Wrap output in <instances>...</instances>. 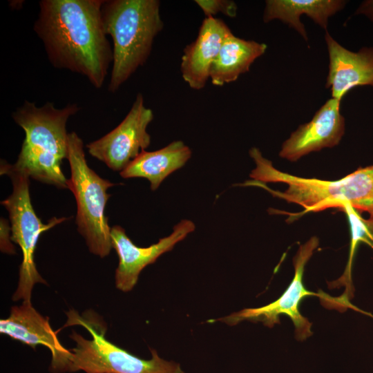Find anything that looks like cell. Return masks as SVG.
I'll use <instances>...</instances> for the list:
<instances>
[{
  "label": "cell",
  "instance_id": "cell-1",
  "mask_svg": "<svg viewBox=\"0 0 373 373\" xmlns=\"http://www.w3.org/2000/svg\"><path fill=\"white\" fill-rule=\"evenodd\" d=\"M104 0H41L33 29L57 69L80 74L101 88L113 64L104 28Z\"/></svg>",
  "mask_w": 373,
  "mask_h": 373
},
{
  "label": "cell",
  "instance_id": "cell-2",
  "mask_svg": "<svg viewBox=\"0 0 373 373\" xmlns=\"http://www.w3.org/2000/svg\"><path fill=\"white\" fill-rule=\"evenodd\" d=\"M256 167L243 186H260L273 196L300 205L302 213L351 205L373 220V165L335 180L303 178L278 170L256 147L249 150Z\"/></svg>",
  "mask_w": 373,
  "mask_h": 373
},
{
  "label": "cell",
  "instance_id": "cell-3",
  "mask_svg": "<svg viewBox=\"0 0 373 373\" xmlns=\"http://www.w3.org/2000/svg\"><path fill=\"white\" fill-rule=\"evenodd\" d=\"M79 109L75 103L58 108L50 102L37 106L25 100L12 113L13 120L23 130L25 138L17 160L11 167L35 180L68 189V180L61 167L62 160L68 157L66 124Z\"/></svg>",
  "mask_w": 373,
  "mask_h": 373
},
{
  "label": "cell",
  "instance_id": "cell-4",
  "mask_svg": "<svg viewBox=\"0 0 373 373\" xmlns=\"http://www.w3.org/2000/svg\"><path fill=\"white\" fill-rule=\"evenodd\" d=\"M158 0H104L106 34L113 41V64L108 90L115 93L148 59L164 23Z\"/></svg>",
  "mask_w": 373,
  "mask_h": 373
},
{
  "label": "cell",
  "instance_id": "cell-5",
  "mask_svg": "<svg viewBox=\"0 0 373 373\" xmlns=\"http://www.w3.org/2000/svg\"><path fill=\"white\" fill-rule=\"evenodd\" d=\"M65 326L80 325L91 336L86 339L75 332L70 335L76 345L71 349L70 372L86 373H184L180 365L161 358L151 349V358L146 360L133 355L110 342L105 337L104 321L92 310L79 314L75 310L67 313Z\"/></svg>",
  "mask_w": 373,
  "mask_h": 373
},
{
  "label": "cell",
  "instance_id": "cell-6",
  "mask_svg": "<svg viewBox=\"0 0 373 373\" xmlns=\"http://www.w3.org/2000/svg\"><path fill=\"white\" fill-rule=\"evenodd\" d=\"M71 175L68 189L77 202L75 222L89 251L101 258L108 256L112 247L111 229L104 214L111 195L107 190L115 185L101 178L87 164L84 142L75 133L68 136V157Z\"/></svg>",
  "mask_w": 373,
  "mask_h": 373
},
{
  "label": "cell",
  "instance_id": "cell-7",
  "mask_svg": "<svg viewBox=\"0 0 373 373\" xmlns=\"http://www.w3.org/2000/svg\"><path fill=\"white\" fill-rule=\"evenodd\" d=\"M1 174L8 175L12 183V193L1 203L9 213L11 240L20 247L23 258L19 266L18 286L12 300L31 302L34 285L36 283L46 284L39 274L34 261L38 239L43 232L68 218L53 217L48 223H43L36 215L31 203L29 176L14 170L11 164L3 160L1 162Z\"/></svg>",
  "mask_w": 373,
  "mask_h": 373
},
{
  "label": "cell",
  "instance_id": "cell-8",
  "mask_svg": "<svg viewBox=\"0 0 373 373\" xmlns=\"http://www.w3.org/2000/svg\"><path fill=\"white\" fill-rule=\"evenodd\" d=\"M318 245V238L312 236L300 246L293 260L294 278L277 300L260 307L244 309L218 321L229 325H235L243 321H260L265 325L271 327L280 323V315H286L292 321L295 327L296 336L298 340L303 341L310 336L312 334V323L301 315L299 305L301 300L308 296H321L306 289L303 281L305 265Z\"/></svg>",
  "mask_w": 373,
  "mask_h": 373
},
{
  "label": "cell",
  "instance_id": "cell-9",
  "mask_svg": "<svg viewBox=\"0 0 373 373\" xmlns=\"http://www.w3.org/2000/svg\"><path fill=\"white\" fill-rule=\"evenodd\" d=\"M153 119L152 110L144 105L142 94L138 93L121 123L86 145L88 153L113 171H122L150 145L147 127Z\"/></svg>",
  "mask_w": 373,
  "mask_h": 373
},
{
  "label": "cell",
  "instance_id": "cell-10",
  "mask_svg": "<svg viewBox=\"0 0 373 373\" xmlns=\"http://www.w3.org/2000/svg\"><path fill=\"white\" fill-rule=\"evenodd\" d=\"M195 229L194 223L189 220H182L173 227L168 236L147 247H140L133 244L119 225L111 229L112 247L116 251L118 267L115 271L116 287L124 291H131L136 285L139 275L147 265L153 263L162 254L171 251L180 241Z\"/></svg>",
  "mask_w": 373,
  "mask_h": 373
},
{
  "label": "cell",
  "instance_id": "cell-11",
  "mask_svg": "<svg viewBox=\"0 0 373 373\" xmlns=\"http://www.w3.org/2000/svg\"><path fill=\"white\" fill-rule=\"evenodd\" d=\"M341 103L332 97L326 101L309 122L300 125L283 143L279 156L296 162L312 152L337 146L345 129Z\"/></svg>",
  "mask_w": 373,
  "mask_h": 373
},
{
  "label": "cell",
  "instance_id": "cell-12",
  "mask_svg": "<svg viewBox=\"0 0 373 373\" xmlns=\"http://www.w3.org/2000/svg\"><path fill=\"white\" fill-rule=\"evenodd\" d=\"M0 332L33 348L38 345L46 346L52 355L51 371L70 372L71 351L61 345L48 319L40 314L31 302L12 307L9 316L0 321Z\"/></svg>",
  "mask_w": 373,
  "mask_h": 373
},
{
  "label": "cell",
  "instance_id": "cell-13",
  "mask_svg": "<svg viewBox=\"0 0 373 373\" xmlns=\"http://www.w3.org/2000/svg\"><path fill=\"white\" fill-rule=\"evenodd\" d=\"M325 41L329 55L325 87L330 88L332 98L341 102L355 87H373V47L351 51L341 46L327 31Z\"/></svg>",
  "mask_w": 373,
  "mask_h": 373
},
{
  "label": "cell",
  "instance_id": "cell-14",
  "mask_svg": "<svg viewBox=\"0 0 373 373\" xmlns=\"http://www.w3.org/2000/svg\"><path fill=\"white\" fill-rule=\"evenodd\" d=\"M232 34L220 19L206 17L195 40L187 45L182 56V78L193 89L204 87L210 77V69L225 39Z\"/></svg>",
  "mask_w": 373,
  "mask_h": 373
},
{
  "label": "cell",
  "instance_id": "cell-15",
  "mask_svg": "<svg viewBox=\"0 0 373 373\" xmlns=\"http://www.w3.org/2000/svg\"><path fill=\"white\" fill-rule=\"evenodd\" d=\"M343 0H267L263 21L280 20L296 30L305 41L308 36L300 16L307 15L315 23L327 30L329 19L343 9Z\"/></svg>",
  "mask_w": 373,
  "mask_h": 373
},
{
  "label": "cell",
  "instance_id": "cell-16",
  "mask_svg": "<svg viewBox=\"0 0 373 373\" xmlns=\"http://www.w3.org/2000/svg\"><path fill=\"white\" fill-rule=\"evenodd\" d=\"M191 150L182 141H173L155 151H142L119 172L124 178H144L155 191L171 173L182 167L191 156Z\"/></svg>",
  "mask_w": 373,
  "mask_h": 373
},
{
  "label": "cell",
  "instance_id": "cell-17",
  "mask_svg": "<svg viewBox=\"0 0 373 373\" xmlns=\"http://www.w3.org/2000/svg\"><path fill=\"white\" fill-rule=\"evenodd\" d=\"M267 45L253 40H245L233 33L224 41L210 69L211 83L222 86L236 81L249 71L254 61L262 56Z\"/></svg>",
  "mask_w": 373,
  "mask_h": 373
},
{
  "label": "cell",
  "instance_id": "cell-18",
  "mask_svg": "<svg viewBox=\"0 0 373 373\" xmlns=\"http://www.w3.org/2000/svg\"><path fill=\"white\" fill-rule=\"evenodd\" d=\"M348 220L350 232L351 242L349 259L342 276L332 283H328L329 288H338L345 287V293L341 298L347 302L354 296V287L352 280V268L354 256L357 246L363 242L373 249V220L364 219L360 213L348 204H343L340 208Z\"/></svg>",
  "mask_w": 373,
  "mask_h": 373
},
{
  "label": "cell",
  "instance_id": "cell-19",
  "mask_svg": "<svg viewBox=\"0 0 373 373\" xmlns=\"http://www.w3.org/2000/svg\"><path fill=\"white\" fill-rule=\"evenodd\" d=\"M195 2L200 6L207 17H213L218 12L229 17H235L237 14V5L233 1L196 0Z\"/></svg>",
  "mask_w": 373,
  "mask_h": 373
},
{
  "label": "cell",
  "instance_id": "cell-20",
  "mask_svg": "<svg viewBox=\"0 0 373 373\" xmlns=\"http://www.w3.org/2000/svg\"><path fill=\"white\" fill-rule=\"evenodd\" d=\"M1 231H0V240H1V251L6 254H14L16 253L15 247L12 244L11 235V227L8 224V221L5 218H1Z\"/></svg>",
  "mask_w": 373,
  "mask_h": 373
},
{
  "label": "cell",
  "instance_id": "cell-21",
  "mask_svg": "<svg viewBox=\"0 0 373 373\" xmlns=\"http://www.w3.org/2000/svg\"><path fill=\"white\" fill-rule=\"evenodd\" d=\"M356 15H363L373 21V0L363 2L356 11Z\"/></svg>",
  "mask_w": 373,
  "mask_h": 373
}]
</instances>
